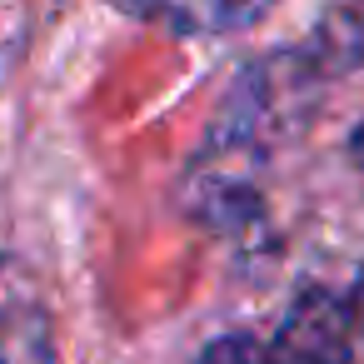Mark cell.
Segmentation results:
<instances>
[{
    "instance_id": "1",
    "label": "cell",
    "mask_w": 364,
    "mask_h": 364,
    "mask_svg": "<svg viewBox=\"0 0 364 364\" xmlns=\"http://www.w3.org/2000/svg\"><path fill=\"white\" fill-rule=\"evenodd\" d=\"M354 324L349 304L329 289H304L294 309L284 314L279 334L269 344H255L245 364H349Z\"/></svg>"
},
{
    "instance_id": "2",
    "label": "cell",
    "mask_w": 364,
    "mask_h": 364,
    "mask_svg": "<svg viewBox=\"0 0 364 364\" xmlns=\"http://www.w3.org/2000/svg\"><path fill=\"white\" fill-rule=\"evenodd\" d=\"M0 364H60L46 294L11 255H0Z\"/></svg>"
},
{
    "instance_id": "3",
    "label": "cell",
    "mask_w": 364,
    "mask_h": 364,
    "mask_svg": "<svg viewBox=\"0 0 364 364\" xmlns=\"http://www.w3.org/2000/svg\"><path fill=\"white\" fill-rule=\"evenodd\" d=\"M110 6L175 36H230L264 21L279 0H110Z\"/></svg>"
},
{
    "instance_id": "4",
    "label": "cell",
    "mask_w": 364,
    "mask_h": 364,
    "mask_svg": "<svg viewBox=\"0 0 364 364\" xmlns=\"http://www.w3.org/2000/svg\"><path fill=\"white\" fill-rule=\"evenodd\" d=\"M250 349H255V339H250V334H225V339H215L195 364H245V359H250Z\"/></svg>"
},
{
    "instance_id": "5",
    "label": "cell",
    "mask_w": 364,
    "mask_h": 364,
    "mask_svg": "<svg viewBox=\"0 0 364 364\" xmlns=\"http://www.w3.org/2000/svg\"><path fill=\"white\" fill-rule=\"evenodd\" d=\"M344 304H349V324H354V339H364V274H359V284H354V294H349Z\"/></svg>"
},
{
    "instance_id": "6",
    "label": "cell",
    "mask_w": 364,
    "mask_h": 364,
    "mask_svg": "<svg viewBox=\"0 0 364 364\" xmlns=\"http://www.w3.org/2000/svg\"><path fill=\"white\" fill-rule=\"evenodd\" d=\"M349 155H354V165H364V125L354 130V140H349Z\"/></svg>"
}]
</instances>
